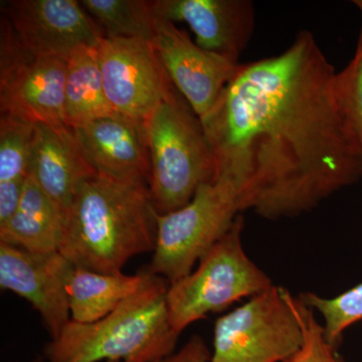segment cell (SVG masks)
I'll list each match as a JSON object with an SVG mask.
<instances>
[{"label":"cell","instance_id":"cell-16","mask_svg":"<svg viewBox=\"0 0 362 362\" xmlns=\"http://www.w3.org/2000/svg\"><path fill=\"white\" fill-rule=\"evenodd\" d=\"M65 214L28 176L16 211L0 226V243L33 252H58Z\"/></svg>","mask_w":362,"mask_h":362},{"label":"cell","instance_id":"cell-5","mask_svg":"<svg viewBox=\"0 0 362 362\" xmlns=\"http://www.w3.org/2000/svg\"><path fill=\"white\" fill-rule=\"evenodd\" d=\"M243 230L244 218L240 214L230 230L202 255L197 270L169 285V318L178 334L209 314L225 310L273 285L245 252Z\"/></svg>","mask_w":362,"mask_h":362},{"label":"cell","instance_id":"cell-23","mask_svg":"<svg viewBox=\"0 0 362 362\" xmlns=\"http://www.w3.org/2000/svg\"><path fill=\"white\" fill-rule=\"evenodd\" d=\"M293 308L303 332L301 347L286 362H343L335 354V346L326 339L323 325L317 321L315 312L299 297L293 296Z\"/></svg>","mask_w":362,"mask_h":362},{"label":"cell","instance_id":"cell-19","mask_svg":"<svg viewBox=\"0 0 362 362\" xmlns=\"http://www.w3.org/2000/svg\"><path fill=\"white\" fill-rule=\"evenodd\" d=\"M35 125L13 116L0 118V226L6 225L20 202Z\"/></svg>","mask_w":362,"mask_h":362},{"label":"cell","instance_id":"cell-25","mask_svg":"<svg viewBox=\"0 0 362 362\" xmlns=\"http://www.w3.org/2000/svg\"><path fill=\"white\" fill-rule=\"evenodd\" d=\"M354 4L359 9L362 14V0H356V1H354Z\"/></svg>","mask_w":362,"mask_h":362},{"label":"cell","instance_id":"cell-9","mask_svg":"<svg viewBox=\"0 0 362 362\" xmlns=\"http://www.w3.org/2000/svg\"><path fill=\"white\" fill-rule=\"evenodd\" d=\"M98 52L107 99L119 115L145 122L177 92L152 42L104 37Z\"/></svg>","mask_w":362,"mask_h":362},{"label":"cell","instance_id":"cell-21","mask_svg":"<svg viewBox=\"0 0 362 362\" xmlns=\"http://www.w3.org/2000/svg\"><path fill=\"white\" fill-rule=\"evenodd\" d=\"M299 299L323 318L326 339L335 346L345 330L362 321V283L332 298L303 293Z\"/></svg>","mask_w":362,"mask_h":362},{"label":"cell","instance_id":"cell-14","mask_svg":"<svg viewBox=\"0 0 362 362\" xmlns=\"http://www.w3.org/2000/svg\"><path fill=\"white\" fill-rule=\"evenodd\" d=\"M157 18L187 23L202 49L239 63L255 30V6L249 0H156Z\"/></svg>","mask_w":362,"mask_h":362},{"label":"cell","instance_id":"cell-20","mask_svg":"<svg viewBox=\"0 0 362 362\" xmlns=\"http://www.w3.org/2000/svg\"><path fill=\"white\" fill-rule=\"evenodd\" d=\"M85 11L104 28L105 37L137 39L153 42L156 16L150 1L82 0Z\"/></svg>","mask_w":362,"mask_h":362},{"label":"cell","instance_id":"cell-15","mask_svg":"<svg viewBox=\"0 0 362 362\" xmlns=\"http://www.w3.org/2000/svg\"><path fill=\"white\" fill-rule=\"evenodd\" d=\"M97 175L68 126L35 125L28 176L66 213L78 187Z\"/></svg>","mask_w":362,"mask_h":362},{"label":"cell","instance_id":"cell-12","mask_svg":"<svg viewBox=\"0 0 362 362\" xmlns=\"http://www.w3.org/2000/svg\"><path fill=\"white\" fill-rule=\"evenodd\" d=\"M153 45L171 82L199 119L240 68V63L202 49L175 23L157 16Z\"/></svg>","mask_w":362,"mask_h":362},{"label":"cell","instance_id":"cell-7","mask_svg":"<svg viewBox=\"0 0 362 362\" xmlns=\"http://www.w3.org/2000/svg\"><path fill=\"white\" fill-rule=\"evenodd\" d=\"M287 289L272 285L214 323L211 362H286L303 332Z\"/></svg>","mask_w":362,"mask_h":362},{"label":"cell","instance_id":"cell-13","mask_svg":"<svg viewBox=\"0 0 362 362\" xmlns=\"http://www.w3.org/2000/svg\"><path fill=\"white\" fill-rule=\"evenodd\" d=\"M71 130L97 175L149 185L151 160L145 122L115 113Z\"/></svg>","mask_w":362,"mask_h":362},{"label":"cell","instance_id":"cell-8","mask_svg":"<svg viewBox=\"0 0 362 362\" xmlns=\"http://www.w3.org/2000/svg\"><path fill=\"white\" fill-rule=\"evenodd\" d=\"M0 35V109L32 122L66 126V61L30 54L18 42L13 26L1 21Z\"/></svg>","mask_w":362,"mask_h":362},{"label":"cell","instance_id":"cell-24","mask_svg":"<svg viewBox=\"0 0 362 362\" xmlns=\"http://www.w3.org/2000/svg\"><path fill=\"white\" fill-rule=\"evenodd\" d=\"M153 362H211V351L199 335H194L180 349Z\"/></svg>","mask_w":362,"mask_h":362},{"label":"cell","instance_id":"cell-18","mask_svg":"<svg viewBox=\"0 0 362 362\" xmlns=\"http://www.w3.org/2000/svg\"><path fill=\"white\" fill-rule=\"evenodd\" d=\"M100 69L98 47H81L66 61L65 121L75 128L95 119L112 115Z\"/></svg>","mask_w":362,"mask_h":362},{"label":"cell","instance_id":"cell-2","mask_svg":"<svg viewBox=\"0 0 362 362\" xmlns=\"http://www.w3.org/2000/svg\"><path fill=\"white\" fill-rule=\"evenodd\" d=\"M156 214L148 185L93 176L66 211L59 252L75 268L121 273L133 257L154 252Z\"/></svg>","mask_w":362,"mask_h":362},{"label":"cell","instance_id":"cell-26","mask_svg":"<svg viewBox=\"0 0 362 362\" xmlns=\"http://www.w3.org/2000/svg\"><path fill=\"white\" fill-rule=\"evenodd\" d=\"M33 362H44L40 358L35 359V361H33Z\"/></svg>","mask_w":362,"mask_h":362},{"label":"cell","instance_id":"cell-4","mask_svg":"<svg viewBox=\"0 0 362 362\" xmlns=\"http://www.w3.org/2000/svg\"><path fill=\"white\" fill-rule=\"evenodd\" d=\"M151 175L149 190L157 213L177 211L202 185L216 178V162L201 119L176 92L145 121Z\"/></svg>","mask_w":362,"mask_h":362},{"label":"cell","instance_id":"cell-1","mask_svg":"<svg viewBox=\"0 0 362 362\" xmlns=\"http://www.w3.org/2000/svg\"><path fill=\"white\" fill-rule=\"evenodd\" d=\"M337 74L314 35L301 30L279 56L240 64L201 118L216 178L240 188V213L294 218L361 180Z\"/></svg>","mask_w":362,"mask_h":362},{"label":"cell","instance_id":"cell-6","mask_svg":"<svg viewBox=\"0 0 362 362\" xmlns=\"http://www.w3.org/2000/svg\"><path fill=\"white\" fill-rule=\"evenodd\" d=\"M240 214V188L226 176L202 185L187 206L156 214L157 237L150 273L169 284L192 273Z\"/></svg>","mask_w":362,"mask_h":362},{"label":"cell","instance_id":"cell-22","mask_svg":"<svg viewBox=\"0 0 362 362\" xmlns=\"http://www.w3.org/2000/svg\"><path fill=\"white\" fill-rule=\"evenodd\" d=\"M338 99L362 157V28L356 52L349 65L337 71Z\"/></svg>","mask_w":362,"mask_h":362},{"label":"cell","instance_id":"cell-10","mask_svg":"<svg viewBox=\"0 0 362 362\" xmlns=\"http://www.w3.org/2000/svg\"><path fill=\"white\" fill-rule=\"evenodd\" d=\"M6 18L25 51L68 59L81 47H99L105 33L76 0H13Z\"/></svg>","mask_w":362,"mask_h":362},{"label":"cell","instance_id":"cell-3","mask_svg":"<svg viewBox=\"0 0 362 362\" xmlns=\"http://www.w3.org/2000/svg\"><path fill=\"white\" fill-rule=\"evenodd\" d=\"M169 282L147 270L139 290L101 320L70 321L45 347L47 362H153L175 351Z\"/></svg>","mask_w":362,"mask_h":362},{"label":"cell","instance_id":"cell-11","mask_svg":"<svg viewBox=\"0 0 362 362\" xmlns=\"http://www.w3.org/2000/svg\"><path fill=\"white\" fill-rule=\"evenodd\" d=\"M75 267L61 252H33L0 243V286L39 312L52 339L71 320L69 283Z\"/></svg>","mask_w":362,"mask_h":362},{"label":"cell","instance_id":"cell-17","mask_svg":"<svg viewBox=\"0 0 362 362\" xmlns=\"http://www.w3.org/2000/svg\"><path fill=\"white\" fill-rule=\"evenodd\" d=\"M146 275L147 270L126 275L75 268L68 287L71 321L89 324L101 320L137 292Z\"/></svg>","mask_w":362,"mask_h":362}]
</instances>
